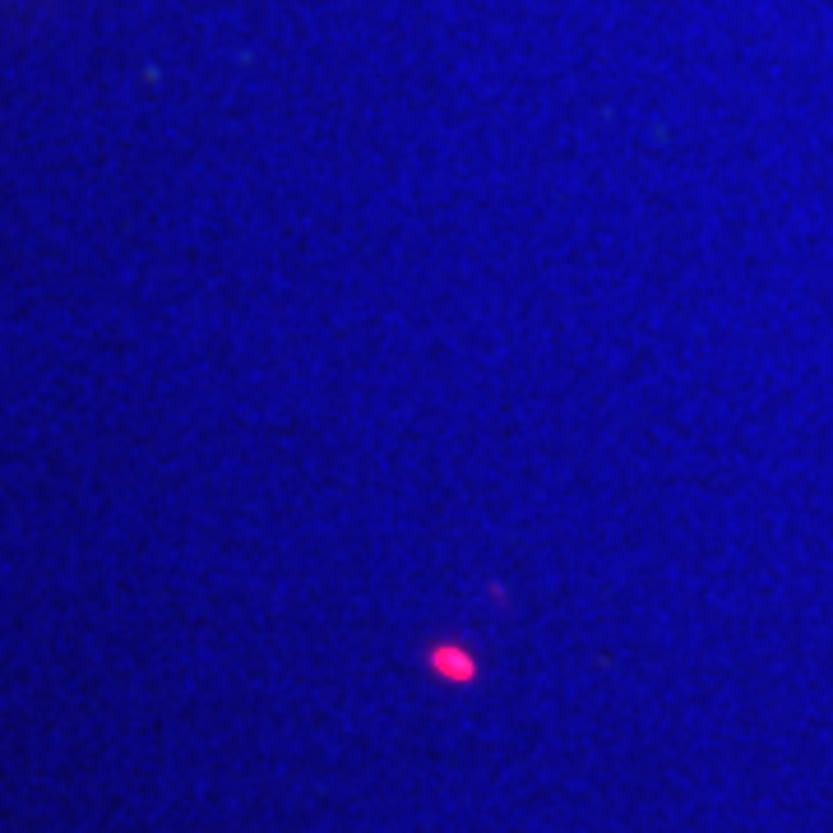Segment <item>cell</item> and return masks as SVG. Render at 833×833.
I'll use <instances>...</instances> for the list:
<instances>
[{"mask_svg":"<svg viewBox=\"0 0 833 833\" xmlns=\"http://www.w3.org/2000/svg\"><path fill=\"white\" fill-rule=\"evenodd\" d=\"M436 667L449 676V681H467V676H473V663H467L463 649H454V644H449V649H436Z\"/></svg>","mask_w":833,"mask_h":833,"instance_id":"6da1fadb","label":"cell"}]
</instances>
